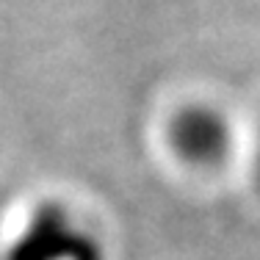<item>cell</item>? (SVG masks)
I'll list each match as a JSON object with an SVG mask.
<instances>
[{"label":"cell","instance_id":"cell-1","mask_svg":"<svg viewBox=\"0 0 260 260\" xmlns=\"http://www.w3.org/2000/svg\"><path fill=\"white\" fill-rule=\"evenodd\" d=\"M3 260H103L94 233L61 200H39L22 210L3 241Z\"/></svg>","mask_w":260,"mask_h":260},{"label":"cell","instance_id":"cell-2","mask_svg":"<svg viewBox=\"0 0 260 260\" xmlns=\"http://www.w3.org/2000/svg\"><path fill=\"white\" fill-rule=\"evenodd\" d=\"M169 147L191 169H213L230 152V127L213 108L191 105L172 119Z\"/></svg>","mask_w":260,"mask_h":260},{"label":"cell","instance_id":"cell-3","mask_svg":"<svg viewBox=\"0 0 260 260\" xmlns=\"http://www.w3.org/2000/svg\"><path fill=\"white\" fill-rule=\"evenodd\" d=\"M255 183L260 188V144H257V155H255Z\"/></svg>","mask_w":260,"mask_h":260}]
</instances>
